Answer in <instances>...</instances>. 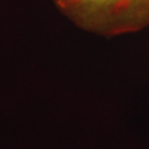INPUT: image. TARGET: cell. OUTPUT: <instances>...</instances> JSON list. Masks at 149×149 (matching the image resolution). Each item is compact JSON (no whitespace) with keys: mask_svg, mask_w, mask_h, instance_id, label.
Instances as JSON below:
<instances>
[{"mask_svg":"<svg viewBox=\"0 0 149 149\" xmlns=\"http://www.w3.org/2000/svg\"><path fill=\"white\" fill-rule=\"evenodd\" d=\"M79 27L113 36L149 26V0H53Z\"/></svg>","mask_w":149,"mask_h":149,"instance_id":"cell-1","label":"cell"}]
</instances>
